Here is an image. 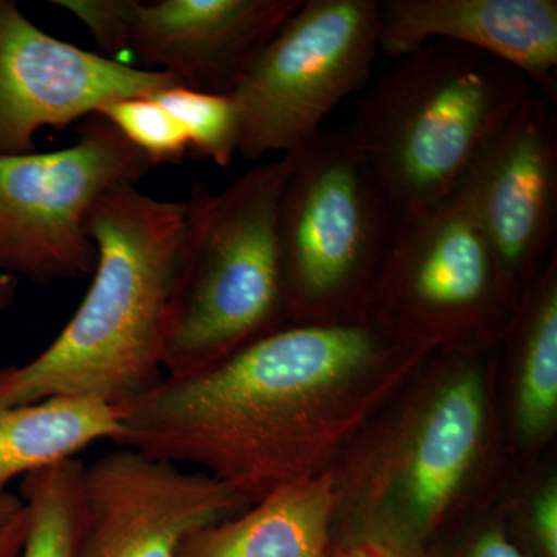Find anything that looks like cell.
Segmentation results:
<instances>
[{"label":"cell","instance_id":"15","mask_svg":"<svg viewBox=\"0 0 557 557\" xmlns=\"http://www.w3.org/2000/svg\"><path fill=\"white\" fill-rule=\"evenodd\" d=\"M336 502L329 472L298 480L197 531L177 557H327Z\"/></svg>","mask_w":557,"mask_h":557},{"label":"cell","instance_id":"2","mask_svg":"<svg viewBox=\"0 0 557 557\" xmlns=\"http://www.w3.org/2000/svg\"><path fill=\"white\" fill-rule=\"evenodd\" d=\"M87 230L97 248L90 287L38 357L0 368V405L79 397L121 408L164 381L185 201L123 183L97 201Z\"/></svg>","mask_w":557,"mask_h":557},{"label":"cell","instance_id":"5","mask_svg":"<svg viewBox=\"0 0 557 557\" xmlns=\"http://www.w3.org/2000/svg\"><path fill=\"white\" fill-rule=\"evenodd\" d=\"M278 247L293 322L368 318L399 215L348 129L288 153Z\"/></svg>","mask_w":557,"mask_h":557},{"label":"cell","instance_id":"4","mask_svg":"<svg viewBox=\"0 0 557 557\" xmlns=\"http://www.w3.org/2000/svg\"><path fill=\"white\" fill-rule=\"evenodd\" d=\"M285 172L287 157H278L220 193L190 188L164 379L197 375L287 325L278 247Z\"/></svg>","mask_w":557,"mask_h":557},{"label":"cell","instance_id":"6","mask_svg":"<svg viewBox=\"0 0 557 557\" xmlns=\"http://www.w3.org/2000/svg\"><path fill=\"white\" fill-rule=\"evenodd\" d=\"M379 36L376 0H302L231 91L239 156L284 157L317 138L325 116L368 83Z\"/></svg>","mask_w":557,"mask_h":557},{"label":"cell","instance_id":"1","mask_svg":"<svg viewBox=\"0 0 557 557\" xmlns=\"http://www.w3.org/2000/svg\"><path fill=\"white\" fill-rule=\"evenodd\" d=\"M372 318L292 322L121 406L116 445L193 465L258 504L325 467L431 350Z\"/></svg>","mask_w":557,"mask_h":557},{"label":"cell","instance_id":"11","mask_svg":"<svg viewBox=\"0 0 557 557\" xmlns=\"http://www.w3.org/2000/svg\"><path fill=\"white\" fill-rule=\"evenodd\" d=\"M509 287L556 258V101L537 94L480 153L460 186Z\"/></svg>","mask_w":557,"mask_h":557},{"label":"cell","instance_id":"8","mask_svg":"<svg viewBox=\"0 0 557 557\" xmlns=\"http://www.w3.org/2000/svg\"><path fill=\"white\" fill-rule=\"evenodd\" d=\"M512 295L474 212L457 190L399 218L370 296L369 309L375 311L369 318L398 338L435 346L493 319Z\"/></svg>","mask_w":557,"mask_h":557},{"label":"cell","instance_id":"17","mask_svg":"<svg viewBox=\"0 0 557 557\" xmlns=\"http://www.w3.org/2000/svg\"><path fill=\"white\" fill-rule=\"evenodd\" d=\"M520 322V424L527 435L549 426L557 408L556 258L533 282Z\"/></svg>","mask_w":557,"mask_h":557},{"label":"cell","instance_id":"3","mask_svg":"<svg viewBox=\"0 0 557 557\" xmlns=\"http://www.w3.org/2000/svg\"><path fill=\"white\" fill-rule=\"evenodd\" d=\"M536 94L507 62L435 40L381 76L348 131L403 218L454 196Z\"/></svg>","mask_w":557,"mask_h":557},{"label":"cell","instance_id":"10","mask_svg":"<svg viewBox=\"0 0 557 557\" xmlns=\"http://www.w3.org/2000/svg\"><path fill=\"white\" fill-rule=\"evenodd\" d=\"M178 84L40 30L16 3L0 0V156L35 152L44 127L64 129L110 101Z\"/></svg>","mask_w":557,"mask_h":557},{"label":"cell","instance_id":"19","mask_svg":"<svg viewBox=\"0 0 557 557\" xmlns=\"http://www.w3.org/2000/svg\"><path fill=\"white\" fill-rule=\"evenodd\" d=\"M159 101L178 121L188 138L189 153L228 168L239 153L240 116L233 95L207 94L171 84L153 91Z\"/></svg>","mask_w":557,"mask_h":557},{"label":"cell","instance_id":"14","mask_svg":"<svg viewBox=\"0 0 557 557\" xmlns=\"http://www.w3.org/2000/svg\"><path fill=\"white\" fill-rule=\"evenodd\" d=\"M443 388L418 424L398 480L401 515L383 547L417 557V548L437 525L467 478L483 429V392L468 370Z\"/></svg>","mask_w":557,"mask_h":557},{"label":"cell","instance_id":"22","mask_svg":"<svg viewBox=\"0 0 557 557\" xmlns=\"http://www.w3.org/2000/svg\"><path fill=\"white\" fill-rule=\"evenodd\" d=\"M534 531L544 557H557V493L545 491L534 508Z\"/></svg>","mask_w":557,"mask_h":557},{"label":"cell","instance_id":"7","mask_svg":"<svg viewBox=\"0 0 557 557\" xmlns=\"http://www.w3.org/2000/svg\"><path fill=\"white\" fill-rule=\"evenodd\" d=\"M152 168L97 113L81 121L69 148L0 156V274L39 285L90 277L91 209L115 186L138 185Z\"/></svg>","mask_w":557,"mask_h":557},{"label":"cell","instance_id":"27","mask_svg":"<svg viewBox=\"0 0 557 557\" xmlns=\"http://www.w3.org/2000/svg\"><path fill=\"white\" fill-rule=\"evenodd\" d=\"M20 278L0 274V311L9 310L16 302Z\"/></svg>","mask_w":557,"mask_h":557},{"label":"cell","instance_id":"26","mask_svg":"<svg viewBox=\"0 0 557 557\" xmlns=\"http://www.w3.org/2000/svg\"><path fill=\"white\" fill-rule=\"evenodd\" d=\"M22 511H24V502L20 496H14L9 491L0 493V531L13 523Z\"/></svg>","mask_w":557,"mask_h":557},{"label":"cell","instance_id":"24","mask_svg":"<svg viewBox=\"0 0 557 557\" xmlns=\"http://www.w3.org/2000/svg\"><path fill=\"white\" fill-rule=\"evenodd\" d=\"M27 511L21 512L13 523L0 531V557H20L25 534H27Z\"/></svg>","mask_w":557,"mask_h":557},{"label":"cell","instance_id":"21","mask_svg":"<svg viewBox=\"0 0 557 557\" xmlns=\"http://www.w3.org/2000/svg\"><path fill=\"white\" fill-rule=\"evenodd\" d=\"M53 3L83 22L110 60L126 51L131 0H54Z\"/></svg>","mask_w":557,"mask_h":557},{"label":"cell","instance_id":"28","mask_svg":"<svg viewBox=\"0 0 557 557\" xmlns=\"http://www.w3.org/2000/svg\"><path fill=\"white\" fill-rule=\"evenodd\" d=\"M397 557H408V556H398V555H397Z\"/></svg>","mask_w":557,"mask_h":557},{"label":"cell","instance_id":"16","mask_svg":"<svg viewBox=\"0 0 557 557\" xmlns=\"http://www.w3.org/2000/svg\"><path fill=\"white\" fill-rule=\"evenodd\" d=\"M121 408L91 398L53 397L0 405V493L11 480L61 461L101 440L115 443Z\"/></svg>","mask_w":557,"mask_h":557},{"label":"cell","instance_id":"13","mask_svg":"<svg viewBox=\"0 0 557 557\" xmlns=\"http://www.w3.org/2000/svg\"><path fill=\"white\" fill-rule=\"evenodd\" d=\"M435 40L507 62L556 101V0H384L380 50L399 60Z\"/></svg>","mask_w":557,"mask_h":557},{"label":"cell","instance_id":"12","mask_svg":"<svg viewBox=\"0 0 557 557\" xmlns=\"http://www.w3.org/2000/svg\"><path fill=\"white\" fill-rule=\"evenodd\" d=\"M300 2L131 0L126 51L189 89L231 94Z\"/></svg>","mask_w":557,"mask_h":557},{"label":"cell","instance_id":"9","mask_svg":"<svg viewBox=\"0 0 557 557\" xmlns=\"http://www.w3.org/2000/svg\"><path fill=\"white\" fill-rule=\"evenodd\" d=\"M78 557H177L197 531L251 505L199 469L124 448L84 465Z\"/></svg>","mask_w":557,"mask_h":557},{"label":"cell","instance_id":"23","mask_svg":"<svg viewBox=\"0 0 557 557\" xmlns=\"http://www.w3.org/2000/svg\"><path fill=\"white\" fill-rule=\"evenodd\" d=\"M458 557H527L500 531H486L475 537Z\"/></svg>","mask_w":557,"mask_h":557},{"label":"cell","instance_id":"25","mask_svg":"<svg viewBox=\"0 0 557 557\" xmlns=\"http://www.w3.org/2000/svg\"><path fill=\"white\" fill-rule=\"evenodd\" d=\"M327 557H397L383 545L372 541H359L346 547L329 552Z\"/></svg>","mask_w":557,"mask_h":557},{"label":"cell","instance_id":"20","mask_svg":"<svg viewBox=\"0 0 557 557\" xmlns=\"http://www.w3.org/2000/svg\"><path fill=\"white\" fill-rule=\"evenodd\" d=\"M152 166L180 163L189 153L177 120L150 95L120 98L98 110Z\"/></svg>","mask_w":557,"mask_h":557},{"label":"cell","instance_id":"18","mask_svg":"<svg viewBox=\"0 0 557 557\" xmlns=\"http://www.w3.org/2000/svg\"><path fill=\"white\" fill-rule=\"evenodd\" d=\"M83 468L72 458L22 478L20 497L28 527L20 557H78Z\"/></svg>","mask_w":557,"mask_h":557}]
</instances>
